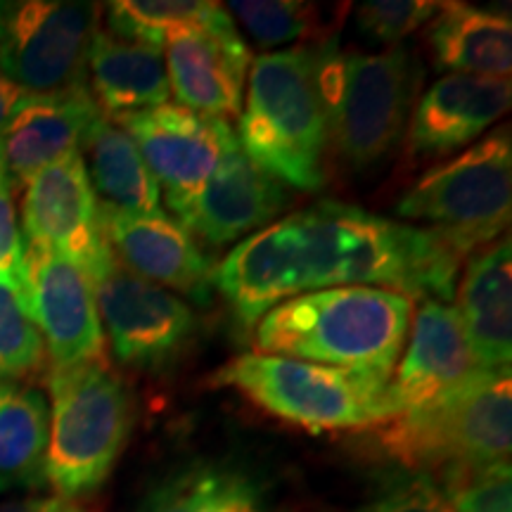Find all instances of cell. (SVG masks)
Masks as SVG:
<instances>
[{
    "label": "cell",
    "instance_id": "1",
    "mask_svg": "<svg viewBox=\"0 0 512 512\" xmlns=\"http://www.w3.org/2000/svg\"><path fill=\"white\" fill-rule=\"evenodd\" d=\"M465 256L439 230L339 202H320L256 230L214 268V285L242 323L332 287H380L448 304Z\"/></svg>",
    "mask_w": 512,
    "mask_h": 512
},
{
    "label": "cell",
    "instance_id": "2",
    "mask_svg": "<svg viewBox=\"0 0 512 512\" xmlns=\"http://www.w3.org/2000/svg\"><path fill=\"white\" fill-rule=\"evenodd\" d=\"M335 41L254 57L238 143L278 183L318 190L330 145L328 57Z\"/></svg>",
    "mask_w": 512,
    "mask_h": 512
},
{
    "label": "cell",
    "instance_id": "3",
    "mask_svg": "<svg viewBox=\"0 0 512 512\" xmlns=\"http://www.w3.org/2000/svg\"><path fill=\"white\" fill-rule=\"evenodd\" d=\"M413 299L380 287H332L273 306L254 347L389 384L406 344Z\"/></svg>",
    "mask_w": 512,
    "mask_h": 512
},
{
    "label": "cell",
    "instance_id": "4",
    "mask_svg": "<svg viewBox=\"0 0 512 512\" xmlns=\"http://www.w3.org/2000/svg\"><path fill=\"white\" fill-rule=\"evenodd\" d=\"M50 439L46 482L57 496L79 501L107 477L133 427L131 396L107 361L48 370Z\"/></svg>",
    "mask_w": 512,
    "mask_h": 512
},
{
    "label": "cell",
    "instance_id": "5",
    "mask_svg": "<svg viewBox=\"0 0 512 512\" xmlns=\"http://www.w3.org/2000/svg\"><path fill=\"white\" fill-rule=\"evenodd\" d=\"M380 446L413 472L510 460V370L479 373L456 392L382 422Z\"/></svg>",
    "mask_w": 512,
    "mask_h": 512
},
{
    "label": "cell",
    "instance_id": "6",
    "mask_svg": "<svg viewBox=\"0 0 512 512\" xmlns=\"http://www.w3.org/2000/svg\"><path fill=\"white\" fill-rule=\"evenodd\" d=\"M211 380L238 389L266 413L311 432L361 430L389 420L387 384L297 358L240 354Z\"/></svg>",
    "mask_w": 512,
    "mask_h": 512
},
{
    "label": "cell",
    "instance_id": "7",
    "mask_svg": "<svg viewBox=\"0 0 512 512\" xmlns=\"http://www.w3.org/2000/svg\"><path fill=\"white\" fill-rule=\"evenodd\" d=\"M422 64L406 46L384 53H339L328 57L330 143L351 169H368L387 157L406 133Z\"/></svg>",
    "mask_w": 512,
    "mask_h": 512
},
{
    "label": "cell",
    "instance_id": "8",
    "mask_svg": "<svg viewBox=\"0 0 512 512\" xmlns=\"http://www.w3.org/2000/svg\"><path fill=\"white\" fill-rule=\"evenodd\" d=\"M512 207L510 128H496L451 162L432 166L401 197V219L425 221L460 254L472 256L503 235Z\"/></svg>",
    "mask_w": 512,
    "mask_h": 512
},
{
    "label": "cell",
    "instance_id": "9",
    "mask_svg": "<svg viewBox=\"0 0 512 512\" xmlns=\"http://www.w3.org/2000/svg\"><path fill=\"white\" fill-rule=\"evenodd\" d=\"M100 17L98 3L0 0V74L34 95L81 86Z\"/></svg>",
    "mask_w": 512,
    "mask_h": 512
},
{
    "label": "cell",
    "instance_id": "10",
    "mask_svg": "<svg viewBox=\"0 0 512 512\" xmlns=\"http://www.w3.org/2000/svg\"><path fill=\"white\" fill-rule=\"evenodd\" d=\"M102 330L119 363L162 373L197 335V316L181 297L124 268L114 256L91 278Z\"/></svg>",
    "mask_w": 512,
    "mask_h": 512
},
{
    "label": "cell",
    "instance_id": "11",
    "mask_svg": "<svg viewBox=\"0 0 512 512\" xmlns=\"http://www.w3.org/2000/svg\"><path fill=\"white\" fill-rule=\"evenodd\" d=\"M22 245L64 254L79 264L88 278L114 259L105 214L81 152L38 171L24 185Z\"/></svg>",
    "mask_w": 512,
    "mask_h": 512
},
{
    "label": "cell",
    "instance_id": "12",
    "mask_svg": "<svg viewBox=\"0 0 512 512\" xmlns=\"http://www.w3.org/2000/svg\"><path fill=\"white\" fill-rule=\"evenodd\" d=\"M136 143L169 209L181 219L221 157L238 143L228 121L204 117L181 105H162L119 119Z\"/></svg>",
    "mask_w": 512,
    "mask_h": 512
},
{
    "label": "cell",
    "instance_id": "13",
    "mask_svg": "<svg viewBox=\"0 0 512 512\" xmlns=\"http://www.w3.org/2000/svg\"><path fill=\"white\" fill-rule=\"evenodd\" d=\"M24 283L48 368L64 370L107 361L93 283L79 264L46 247L24 245Z\"/></svg>",
    "mask_w": 512,
    "mask_h": 512
},
{
    "label": "cell",
    "instance_id": "14",
    "mask_svg": "<svg viewBox=\"0 0 512 512\" xmlns=\"http://www.w3.org/2000/svg\"><path fill=\"white\" fill-rule=\"evenodd\" d=\"M164 50L169 88L178 105L221 121L240 117L252 53L228 10L174 31Z\"/></svg>",
    "mask_w": 512,
    "mask_h": 512
},
{
    "label": "cell",
    "instance_id": "15",
    "mask_svg": "<svg viewBox=\"0 0 512 512\" xmlns=\"http://www.w3.org/2000/svg\"><path fill=\"white\" fill-rule=\"evenodd\" d=\"M484 373L472 354L456 306L427 299L415 313L406 356L387 384L389 420L456 392Z\"/></svg>",
    "mask_w": 512,
    "mask_h": 512
},
{
    "label": "cell",
    "instance_id": "16",
    "mask_svg": "<svg viewBox=\"0 0 512 512\" xmlns=\"http://www.w3.org/2000/svg\"><path fill=\"white\" fill-rule=\"evenodd\" d=\"M102 117L88 83L67 91L27 93L0 131V171L12 192L31 176L81 152L83 138Z\"/></svg>",
    "mask_w": 512,
    "mask_h": 512
},
{
    "label": "cell",
    "instance_id": "17",
    "mask_svg": "<svg viewBox=\"0 0 512 512\" xmlns=\"http://www.w3.org/2000/svg\"><path fill=\"white\" fill-rule=\"evenodd\" d=\"M285 202L283 183L259 169L235 143L185 209L181 226L209 245H228L256 228L271 226Z\"/></svg>",
    "mask_w": 512,
    "mask_h": 512
},
{
    "label": "cell",
    "instance_id": "18",
    "mask_svg": "<svg viewBox=\"0 0 512 512\" xmlns=\"http://www.w3.org/2000/svg\"><path fill=\"white\" fill-rule=\"evenodd\" d=\"M510 79L448 74L415 102L408 150L418 157H441L467 147L510 107Z\"/></svg>",
    "mask_w": 512,
    "mask_h": 512
},
{
    "label": "cell",
    "instance_id": "19",
    "mask_svg": "<svg viewBox=\"0 0 512 512\" xmlns=\"http://www.w3.org/2000/svg\"><path fill=\"white\" fill-rule=\"evenodd\" d=\"M107 240L117 261L159 287L207 302L214 266L192 233L164 214L105 216Z\"/></svg>",
    "mask_w": 512,
    "mask_h": 512
},
{
    "label": "cell",
    "instance_id": "20",
    "mask_svg": "<svg viewBox=\"0 0 512 512\" xmlns=\"http://www.w3.org/2000/svg\"><path fill=\"white\" fill-rule=\"evenodd\" d=\"M456 311L482 370H510L512 273L508 238H498L467 259Z\"/></svg>",
    "mask_w": 512,
    "mask_h": 512
},
{
    "label": "cell",
    "instance_id": "21",
    "mask_svg": "<svg viewBox=\"0 0 512 512\" xmlns=\"http://www.w3.org/2000/svg\"><path fill=\"white\" fill-rule=\"evenodd\" d=\"M86 83L102 117L112 121L171 100L164 50L117 38L105 29L95 34L88 50Z\"/></svg>",
    "mask_w": 512,
    "mask_h": 512
},
{
    "label": "cell",
    "instance_id": "22",
    "mask_svg": "<svg viewBox=\"0 0 512 512\" xmlns=\"http://www.w3.org/2000/svg\"><path fill=\"white\" fill-rule=\"evenodd\" d=\"M81 157L105 216L162 214L159 185L119 121L100 117L86 133Z\"/></svg>",
    "mask_w": 512,
    "mask_h": 512
},
{
    "label": "cell",
    "instance_id": "23",
    "mask_svg": "<svg viewBox=\"0 0 512 512\" xmlns=\"http://www.w3.org/2000/svg\"><path fill=\"white\" fill-rule=\"evenodd\" d=\"M427 43L434 64L453 74L508 79L512 72V22L503 12L441 3Z\"/></svg>",
    "mask_w": 512,
    "mask_h": 512
},
{
    "label": "cell",
    "instance_id": "24",
    "mask_svg": "<svg viewBox=\"0 0 512 512\" xmlns=\"http://www.w3.org/2000/svg\"><path fill=\"white\" fill-rule=\"evenodd\" d=\"M50 403L27 382H0V496L46 484Z\"/></svg>",
    "mask_w": 512,
    "mask_h": 512
},
{
    "label": "cell",
    "instance_id": "25",
    "mask_svg": "<svg viewBox=\"0 0 512 512\" xmlns=\"http://www.w3.org/2000/svg\"><path fill=\"white\" fill-rule=\"evenodd\" d=\"M140 512H264V498L235 467L192 465L159 484Z\"/></svg>",
    "mask_w": 512,
    "mask_h": 512
},
{
    "label": "cell",
    "instance_id": "26",
    "mask_svg": "<svg viewBox=\"0 0 512 512\" xmlns=\"http://www.w3.org/2000/svg\"><path fill=\"white\" fill-rule=\"evenodd\" d=\"M48 366L27 297L24 264L0 271V382H27Z\"/></svg>",
    "mask_w": 512,
    "mask_h": 512
},
{
    "label": "cell",
    "instance_id": "27",
    "mask_svg": "<svg viewBox=\"0 0 512 512\" xmlns=\"http://www.w3.org/2000/svg\"><path fill=\"white\" fill-rule=\"evenodd\" d=\"M219 12L223 5L204 0H117L105 10V31L164 50L166 38L174 31L209 22Z\"/></svg>",
    "mask_w": 512,
    "mask_h": 512
},
{
    "label": "cell",
    "instance_id": "28",
    "mask_svg": "<svg viewBox=\"0 0 512 512\" xmlns=\"http://www.w3.org/2000/svg\"><path fill=\"white\" fill-rule=\"evenodd\" d=\"M230 12L247 29L259 46L275 48L287 43L311 41L332 34V22H325L328 10L297 0H240L228 3Z\"/></svg>",
    "mask_w": 512,
    "mask_h": 512
},
{
    "label": "cell",
    "instance_id": "29",
    "mask_svg": "<svg viewBox=\"0 0 512 512\" xmlns=\"http://www.w3.org/2000/svg\"><path fill=\"white\" fill-rule=\"evenodd\" d=\"M427 477L451 512H510V460L453 465Z\"/></svg>",
    "mask_w": 512,
    "mask_h": 512
},
{
    "label": "cell",
    "instance_id": "30",
    "mask_svg": "<svg viewBox=\"0 0 512 512\" xmlns=\"http://www.w3.org/2000/svg\"><path fill=\"white\" fill-rule=\"evenodd\" d=\"M441 3L430 0H373L356 10V24L363 36L380 43H399L437 15Z\"/></svg>",
    "mask_w": 512,
    "mask_h": 512
},
{
    "label": "cell",
    "instance_id": "31",
    "mask_svg": "<svg viewBox=\"0 0 512 512\" xmlns=\"http://www.w3.org/2000/svg\"><path fill=\"white\" fill-rule=\"evenodd\" d=\"M356 512H451V508L441 501L430 477L401 470L382 477L368 501Z\"/></svg>",
    "mask_w": 512,
    "mask_h": 512
},
{
    "label": "cell",
    "instance_id": "32",
    "mask_svg": "<svg viewBox=\"0 0 512 512\" xmlns=\"http://www.w3.org/2000/svg\"><path fill=\"white\" fill-rule=\"evenodd\" d=\"M22 230H19L15 200L8 178L0 171V271L22 266Z\"/></svg>",
    "mask_w": 512,
    "mask_h": 512
},
{
    "label": "cell",
    "instance_id": "33",
    "mask_svg": "<svg viewBox=\"0 0 512 512\" xmlns=\"http://www.w3.org/2000/svg\"><path fill=\"white\" fill-rule=\"evenodd\" d=\"M0 512H86L79 501L64 496H19L0 503Z\"/></svg>",
    "mask_w": 512,
    "mask_h": 512
},
{
    "label": "cell",
    "instance_id": "34",
    "mask_svg": "<svg viewBox=\"0 0 512 512\" xmlns=\"http://www.w3.org/2000/svg\"><path fill=\"white\" fill-rule=\"evenodd\" d=\"M24 95L27 93H24L22 88H17L15 83H10L3 74H0V131H3V126L8 124L12 114H15L19 102L24 100Z\"/></svg>",
    "mask_w": 512,
    "mask_h": 512
}]
</instances>
